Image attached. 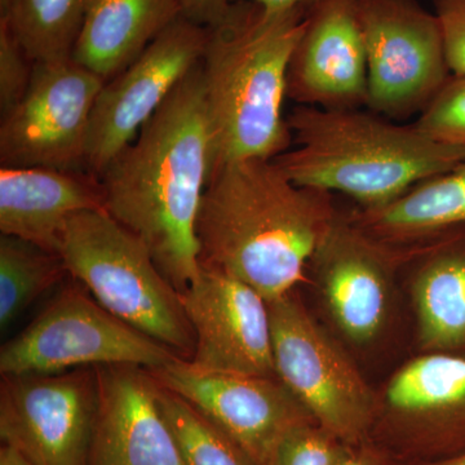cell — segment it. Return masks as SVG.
<instances>
[{"instance_id": "14", "label": "cell", "mask_w": 465, "mask_h": 465, "mask_svg": "<svg viewBox=\"0 0 465 465\" xmlns=\"http://www.w3.org/2000/svg\"><path fill=\"white\" fill-rule=\"evenodd\" d=\"M412 251L372 237L351 219H333L309 265L327 313L347 341L367 345L381 335L390 318L394 268Z\"/></svg>"}, {"instance_id": "33", "label": "cell", "mask_w": 465, "mask_h": 465, "mask_svg": "<svg viewBox=\"0 0 465 465\" xmlns=\"http://www.w3.org/2000/svg\"><path fill=\"white\" fill-rule=\"evenodd\" d=\"M419 465H465V452H463V454L457 455V457L443 459V460L430 461V463Z\"/></svg>"}, {"instance_id": "26", "label": "cell", "mask_w": 465, "mask_h": 465, "mask_svg": "<svg viewBox=\"0 0 465 465\" xmlns=\"http://www.w3.org/2000/svg\"><path fill=\"white\" fill-rule=\"evenodd\" d=\"M348 449L320 425H302L281 442L272 465H338Z\"/></svg>"}, {"instance_id": "32", "label": "cell", "mask_w": 465, "mask_h": 465, "mask_svg": "<svg viewBox=\"0 0 465 465\" xmlns=\"http://www.w3.org/2000/svg\"><path fill=\"white\" fill-rule=\"evenodd\" d=\"M0 465H34L32 461L27 460L21 452L11 448V446L3 445L0 450Z\"/></svg>"}, {"instance_id": "9", "label": "cell", "mask_w": 465, "mask_h": 465, "mask_svg": "<svg viewBox=\"0 0 465 465\" xmlns=\"http://www.w3.org/2000/svg\"><path fill=\"white\" fill-rule=\"evenodd\" d=\"M367 56V108L423 112L451 76L436 15L418 0H357Z\"/></svg>"}, {"instance_id": "17", "label": "cell", "mask_w": 465, "mask_h": 465, "mask_svg": "<svg viewBox=\"0 0 465 465\" xmlns=\"http://www.w3.org/2000/svg\"><path fill=\"white\" fill-rule=\"evenodd\" d=\"M99 411L91 465H186L158 402L152 371L133 365L96 367Z\"/></svg>"}, {"instance_id": "13", "label": "cell", "mask_w": 465, "mask_h": 465, "mask_svg": "<svg viewBox=\"0 0 465 465\" xmlns=\"http://www.w3.org/2000/svg\"><path fill=\"white\" fill-rule=\"evenodd\" d=\"M152 374L224 430L258 465L273 464L281 442L292 430L316 423L278 378L201 371L183 358Z\"/></svg>"}, {"instance_id": "25", "label": "cell", "mask_w": 465, "mask_h": 465, "mask_svg": "<svg viewBox=\"0 0 465 465\" xmlns=\"http://www.w3.org/2000/svg\"><path fill=\"white\" fill-rule=\"evenodd\" d=\"M414 124L430 139L465 152V76H450Z\"/></svg>"}, {"instance_id": "20", "label": "cell", "mask_w": 465, "mask_h": 465, "mask_svg": "<svg viewBox=\"0 0 465 465\" xmlns=\"http://www.w3.org/2000/svg\"><path fill=\"white\" fill-rule=\"evenodd\" d=\"M182 16V0H94L72 56L108 82Z\"/></svg>"}, {"instance_id": "18", "label": "cell", "mask_w": 465, "mask_h": 465, "mask_svg": "<svg viewBox=\"0 0 465 465\" xmlns=\"http://www.w3.org/2000/svg\"><path fill=\"white\" fill-rule=\"evenodd\" d=\"M105 210L100 177L87 170L0 168V231L56 252L70 217Z\"/></svg>"}, {"instance_id": "21", "label": "cell", "mask_w": 465, "mask_h": 465, "mask_svg": "<svg viewBox=\"0 0 465 465\" xmlns=\"http://www.w3.org/2000/svg\"><path fill=\"white\" fill-rule=\"evenodd\" d=\"M351 220L372 237L391 244L419 243L465 225V161L391 203L362 208Z\"/></svg>"}, {"instance_id": "8", "label": "cell", "mask_w": 465, "mask_h": 465, "mask_svg": "<svg viewBox=\"0 0 465 465\" xmlns=\"http://www.w3.org/2000/svg\"><path fill=\"white\" fill-rule=\"evenodd\" d=\"M367 442L403 465L465 452V356L424 353L401 367L379 401Z\"/></svg>"}, {"instance_id": "12", "label": "cell", "mask_w": 465, "mask_h": 465, "mask_svg": "<svg viewBox=\"0 0 465 465\" xmlns=\"http://www.w3.org/2000/svg\"><path fill=\"white\" fill-rule=\"evenodd\" d=\"M207 27L180 17L124 72L105 82L92 112L85 168L97 174L203 60Z\"/></svg>"}, {"instance_id": "5", "label": "cell", "mask_w": 465, "mask_h": 465, "mask_svg": "<svg viewBox=\"0 0 465 465\" xmlns=\"http://www.w3.org/2000/svg\"><path fill=\"white\" fill-rule=\"evenodd\" d=\"M56 253L101 307L191 360L195 339L182 293L159 271L146 244L106 210L70 217L58 234Z\"/></svg>"}, {"instance_id": "4", "label": "cell", "mask_w": 465, "mask_h": 465, "mask_svg": "<svg viewBox=\"0 0 465 465\" xmlns=\"http://www.w3.org/2000/svg\"><path fill=\"white\" fill-rule=\"evenodd\" d=\"M287 124L296 146L275 164L302 188L341 193L363 210L391 203L465 161L464 150L430 139L415 124L360 109L298 106Z\"/></svg>"}, {"instance_id": "3", "label": "cell", "mask_w": 465, "mask_h": 465, "mask_svg": "<svg viewBox=\"0 0 465 465\" xmlns=\"http://www.w3.org/2000/svg\"><path fill=\"white\" fill-rule=\"evenodd\" d=\"M307 12H272L249 0L232 2L207 24L202 69L213 170L243 159H274L290 149L283 115L291 57Z\"/></svg>"}, {"instance_id": "34", "label": "cell", "mask_w": 465, "mask_h": 465, "mask_svg": "<svg viewBox=\"0 0 465 465\" xmlns=\"http://www.w3.org/2000/svg\"><path fill=\"white\" fill-rule=\"evenodd\" d=\"M11 2L12 0H0V17H5L7 15Z\"/></svg>"}, {"instance_id": "7", "label": "cell", "mask_w": 465, "mask_h": 465, "mask_svg": "<svg viewBox=\"0 0 465 465\" xmlns=\"http://www.w3.org/2000/svg\"><path fill=\"white\" fill-rule=\"evenodd\" d=\"M180 358L72 284L0 349L3 376L50 375L112 365L162 369Z\"/></svg>"}, {"instance_id": "1", "label": "cell", "mask_w": 465, "mask_h": 465, "mask_svg": "<svg viewBox=\"0 0 465 465\" xmlns=\"http://www.w3.org/2000/svg\"><path fill=\"white\" fill-rule=\"evenodd\" d=\"M211 170L201 63L99 176L106 213L146 244L180 293L202 269L197 219Z\"/></svg>"}, {"instance_id": "27", "label": "cell", "mask_w": 465, "mask_h": 465, "mask_svg": "<svg viewBox=\"0 0 465 465\" xmlns=\"http://www.w3.org/2000/svg\"><path fill=\"white\" fill-rule=\"evenodd\" d=\"M34 61L12 33L7 21L0 20V112L15 108L25 96L32 82Z\"/></svg>"}, {"instance_id": "28", "label": "cell", "mask_w": 465, "mask_h": 465, "mask_svg": "<svg viewBox=\"0 0 465 465\" xmlns=\"http://www.w3.org/2000/svg\"><path fill=\"white\" fill-rule=\"evenodd\" d=\"M451 75L465 76V0H433Z\"/></svg>"}, {"instance_id": "11", "label": "cell", "mask_w": 465, "mask_h": 465, "mask_svg": "<svg viewBox=\"0 0 465 465\" xmlns=\"http://www.w3.org/2000/svg\"><path fill=\"white\" fill-rule=\"evenodd\" d=\"M99 411L96 367L3 376L0 436L34 465H87Z\"/></svg>"}, {"instance_id": "23", "label": "cell", "mask_w": 465, "mask_h": 465, "mask_svg": "<svg viewBox=\"0 0 465 465\" xmlns=\"http://www.w3.org/2000/svg\"><path fill=\"white\" fill-rule=\"evenodd\" d=\"M56 252L32 242L0 237V327L8 329L39 296L67 275Z\"/></svg>"}, {"instance_id": "16", "label": "cell", "mask_w": 465, "mask_h": 465, "mask_svg": "<svg viewBox=\"0 0 465 465\" xmlns=\"http://www.w3.org/2000/svg\"><path fill=\"white\" fill-rule=\"evenodd\" d=\"M299 106L360 109L367 104V56L357 0H322L309 9L287 73Z\"/></svg>"}, {"instance_id": "10", "label": "cell", "mask_w": 465, "mask_h": 465, "mask_svg": "<svg viewBox=\"0 0 465 465\" xmlns=\"http://www.w3.org/2000/svg\"><path fill=\"white\" fill-rule=\"evenodd\" d=\"M104 84L73 56L34 63L25 96L2 115V166L87 170L91 115Z\"/></svg>"}, {"instance_id": "2", "label": "cell", "mask_w": 465, "mask_h": 465, "mask_svg": "<svg viewBox=\"0 0 465 465\" xmlns=\"http://www.w3.org/2000/svg\"><path fill=\"white\" fill-rule=\"evenodd\" d=\"M336 217L329 193L302 188L273 159L228 162L208 180L197 219L201 265L273 302L295 291Z\"/></svg>"}, {"instance_id": "15", "label": "cell", "mask_w": 465, "mask_h": 465, "mask_svg": "<svg viewBox=\"0 0 465 465\" xmlns=\"http://www.w3.org/2000/svg\"><path fill=\"white\" fill-rule=\"evenodd\" d=\"M194 332L191 360L201 371L277 378L268 302L249 284L202 266L182 292Z\"/></svg>"}, {"instance_id": "31", "label": "cell", "mask_w": 465, "mask_h": 465, "mask_svg": "<svg viewBox=\"0 0 465 465\" xmlns=\"http://www.w3.org/2000/svg\"><path fill=\"white\" fill-rule=\"evenodd\" d=\"M231 2H238V0H231ZM249 2L258 3L272 12L302 11L308 14L309 9L313 8L322 0H249Z\"/></svg>"}, {"instance_id": "30", "label": "cell", "mask_w": 465, "mask_h": 465, "mask_svg": "<svg viewBox=\"0 0 465 465\" xmlns=\"http://www.w3.org/2000/svg\"><path fill=\"white\" fill-rule=\"evenodd\" d=\"M231 3V0H182L183 16L207 25Z\"/></svg>"}, {"instance_id": "19", "label": "cell", "mask_w": 465, "mask_h": 465, "mask_svg": "<svg viewBox=\"0 0 465 465\" xmlns=\"http://www.w3.org/2000/svg\"><path fill=\"white\" fill-rule=\"evenodd\" d=\"M412 283L424 353L465 356V225L423 241Z\"/></svg>"}, {"instance_id": "29", "label": "cell", "mask_w": 465, "mask_h": 465, "mask_svg": "<svg viewBox=\"0 0 465 465\" xmlns=\"http://www.w3.org/2000/svg\"><path fill=\"white\" fill-rule=\"evenodd\" d=\"M338 465H403L370 442L349 446Z\"/></svg>"}, {"instance_id": "22", "label": "cell", "mask_w": 465, "mask_h": 465, "mask_svg": "<svg viewBox=\"0 0 465 465\" xmlns=\"http://www.w3.org/2000/svg\"><path fill=\"white\" fill-rule=\"evenodd\" d=\"M94 0H12L7 21L34 63L72 56Z\"/></svg>"}, {"instance_id": "6", "label": "cell", "mask_w": 465, "mask_h": 465, "mask_svg": "<svg viewBox=\"0 0 465 465\" xmlns=\"http://www.w3.org/2000/svg\"><path fill=\"white\" fill-rule=\"evenodd\" d=\"M275 375L317 425L347 446L367 442L379 400L295 291L268 302Z\"/></svg>"}, {"instance_id": "24", "label": "cell", "mask_w": 465, "mask_h": 465, "mask_svg": "<svg viewBox=\"0 0 465 465\" xmlns=\"http://www.w3.org/2000/svg\"><path fill=\"white\" fill-rule=\"evenodd\" d=\"M158 402L186 465H258L224 430L159 382Z\"/></svg>"}]
</instances>
